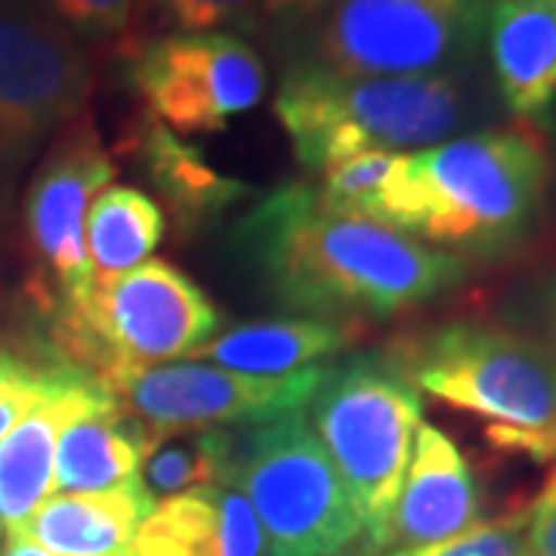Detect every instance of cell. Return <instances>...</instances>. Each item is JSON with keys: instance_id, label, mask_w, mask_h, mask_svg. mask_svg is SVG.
I'll return each mask as SVG.
<instances>
[{"instance_id": "obj_10", "label": "cell", "mask_w": 556, "mask_h": 556, "mask_svg": "<svg viewBox=\"0 0 556 556\" xmlns=\"http://www.w3.org/2000/svg\"><path fill=\"white\" fill-rule=\"evenodd\" d=\"M115 177L118 167L87 109L56 134L28 182L25 241L35 266L38 306L50 318L93 288L87 214Z\"/></svg>"}, {"instance_id": "obj_29", "label": "cell", "mask_w": 556, "mask_h": 556, "mask_svg": "<svg viewBox=\"0 0 556 556\" xmlns=\"http://www.w3.org/2000/svg\"><path fill=\"white\" fill-rule=\"evenodd\" d=\"M338 0H263L260 22H269L276 31L300 35L318 22Z\"/></svg>"}, {"instance_id": "obj_25", "label": "cell", "mask_w": 556, "mask_h": 556, "mask_svg": "<svg viewBox=\"0 0 556 556\" xmlns=\"http://www.w3.org/2000/svg\"><path fill=\"white\" fill-rule=\"evenodd\" d=\"M68 35L93 43L130 40L137 0H38Z\"/></svg>"}, {"instance_id": "obj_30", "label": "cell", "mask_w": 556, "mask_h": 556, "mask_svg": "<svg viewBox=\"0 0 556 556\" xmlns=\"http://www.w3.org/2000/svg\"><path fill=\"white\" fill-rule=\"evenodd\" d=\"M0 556H60V554H53V551L40 547V544L31 541V538L20 535V532H10V538H7V547L0 551ZM115 556H137V554H134V547H130V551H121V554Z\"/></svg>"}, {"instance_id": "obj_5", "label": "cell", "mask_w": 556, "mask_h": 556, "mask_svg": "<svg viewBox=\"0 0 556 556\" xmlns=\"http://www.w3.org/2000/svg\"><path fill=\"white\" fill-rule=\"evenodd\" d=\"M309 424L356 510L368 554L390 547V519L412 464L424 399L387 353L325 368Z\"/></svg>"}, {"instance_id": "obj_15", "label": "cell", "mask_w": 556, "mask_h": 556, "mask_svg": "<svg viewBox=\"0 0 556 556\" xmlns=\"http://www.w3.org/2000/svg\"><path fill=\"white\" fill-rule=\"evenodd\" d=\"M130 547L137 556H266V538L251 504L211 482L161 497Z\"/></svg>"}, {"instance_id": "obj_31", "label": "cell", "mask_w": 556, "mask_h": 556, "mask_svg": "<svg viewBox=\"0 0 556 556\" xmlns=\"http://www.w3.org/2000/svg\"><path fill=\"white\" fill-rule=\"evenodd\" d=\"M358 556H368V554H358Z\"/></svg>"}, {"instance_id": "obj_12", "label": "cell", "mask_w": 556, "mask_h": 556, "mask_svg": "<svg viewBox=\"0 0 556 556\" xmlns=\"http://www.w3.org/2000/svg\"><path fill=\"white\" fill-rule=\"evenodd\" d=\"M130 78L149 115L174 134H217L266 93V65L232 31L164 35L130 50Z\"/></svg>"}, {"instance_id": "obj_19", "label": "cell", "mask_w": 556, "mask_h": 556, "mask_svg": "<svg viewBox=\"0 0 556 556\" xmlns=\"http://www.w3.org/2000/svg\"><path fill=\"white\" fill-rule=\"evenodd\" d=\"M137 159L149 182L174 207L182 226H201L229 211L232 204H239L241 199L254 195L251 186L219 174L204 159L199 146L179 139L170 127H164L152 115L139 121Z\"/></svg>"}, {"instance_id": "obj_8", "label": "cell", "mask_w": 556, "mask_h": 556, "mask_svg": "<svg viewBox=\"0 0 556 556\" xmlns=\"http://www.w3.org/2000/svg\"><path fill=\"white\" fill-rule=\"evenodd\" d=\"M482 40V0H338L294 60L340 78L445 75L473 68Z\"/></svg>"}, {"instance_id": "obj_9", "label": "cell", "mask_w": 556, "mask_h": 556, "mask_svg": "<svg viewBox=\"0 0 556 556\" xmlns=\"http://www.w3.org/2000/svg\"><path fill=\"white\" fill-rule=\"evenodd\" d=\"M93 65L38 0H0V199L68 121L87 112Z\"/></svg>"}, {"instance_id": "obj_17", "label": "cell", "mask_w": 556, "mask_h": 556, "mask_svg": "<svg viewBox=\"0 0 556 556\" xmlns=\"http://www.w3.org/2000/svg\"><path fill=\"white\" fill-rule=\"evenodd\" d=\"M155 497L134 477L102 492L50 495L28 517L20 535L60 556H115L130 551Z\"/></svg>"}, {"instance_id": "obj_6", "label": "cell", "mask_w": 556, "mask_h": 556, "mask_svg": "<svg viewBox=\"0 0 556 556\" xmlns=\"http://www.w3.org/2000/svg\"><path fill=\"white\" fill-rule=\"evenodd\" d=\"M219 482L251 504L266 556H343L362 538L346 489L303 412L226 430Z\"/></svg>"}, {"instance_id": "obj_28", "label": "cell", "mask_w": 556, "mask_h": 556, "mask_svg": "<svg viewBox=\"0 0 556 556\" xmlns=\"http://www.w3.org/2000/svg\"><path fill=\"white\" fill-rule=\"evenodd\" d=\"M526 547L529 556H556V467L526 507Z\"/></svg>"}, {"instance_id": "obj_27", "label": "cell", "mask_w": 556, "mask_h": 556, "mask_svg": "<svg viewBox=\"0 0 556 556\" xmlns=\"http://www.w3.org/2000/svg\"><path fill=\"white\" fill-rule=\"evenodd\" d=\"M182 35H207L219 28H257L263 0H149Z\"/></svg>"}, {"instance_id": "obj_16", "label": "cell", "mask_w": 556, "mask_h": 556, "mask_svg": "<svg viewBox=\"0 0 556 556\" xmlns=\"http://www.w3.org/2000/svg\"><path fill=\"white\" fill-rule=\"evenodd\" d=\"M485 47L507 112L519 121L547 112L556 100V0H492Z\"/></svg>"}, {"instance_id": "obj_26", "label": "cell", "mask_w": 556, "mask_h": 556, "mask_svg": "<svg viewBox=\"0 0 556 556\" xmlns=\"http://www.w3.org/2000/svg\"><path fill=\"white\" fill-rule=\"evenodd\" d=\"M387 556H529L526 510L479 522L464 535L448 538L442 544L415 547V551H390Z\"/></svg>"}, {"instance_id": "obj_7", "label": "cell", "mask_w": 556, "mask_h": 556, "mask_svg": "<svg viewBox=\"0 0 556 556\" xmlns=\"http://www.w3.org/2000/svg\"><path fill=\"white\" fill-rule=\"evenodd\" d=\"M219 325L214 300L167 260L97 278L87 298L50 318L56 353L102 383L134 368L199 356Z\"/></svg>"}, {"instance_id": "obj_20", "label": "cell", "mask_w": 556, "mask_h": 556, "mask_svg": "<svg viewBox=\"0 0 556 556\" xmlns=\"http://www.w3.org/2000/svg\"><path fill=\"white\" fill-rule=\"evenodd\" d=\"M149 442V427L121 405L102 415L80 417L65 427L56 445L53 492H102L134 479Z\"/></svg>"}, {"instance_id": "obj_14", "label": "cell", "mask_w": 556, "mask_h": 556, "mask_svg": "<svg viewBox=\"0 0 556 556\" xmlns=\"http://www.w3.org/2000/svg\"><path fill=\"white\" fill-rule=\"evenodd\" d=\"M482 495L464 452L433 424H420L412 464L390 519L387 551L442 544L479 526Z\"/></svg>"}, {"instance_id": "obj_2", "label": "cell", "mask_w": 556, "mask_h": 556, "mask_svg": "<svg viewBox=\"0 0 556 556\" xmlns=\"http://www.w3.org/2000/svg\"><path fill=\"white\" fill-rule=\"evenodd\" d=\"M554 159L529 121L399 152L368 219L467 263L522 254L547 214Z\"/></svg>"}, {"instance_id": "obj_18", "label": "cell", "mask_w": 556, "mask_h": 556, "mask_svg": "<svg viewBox=\"0 0 556 556\" xmlns=\"http://www.w3.org/2000/svg\"><path fill=\"white\" fill-rule=\"evenodd\" d=\"M368 325L338 321V318L294 316L273 321H248L226 334H217L199 356L219 368L244 375H294L313 368L318 358L338 356L365 338Z\"/></svg>"}, {"instance_id": "obj_4", "label": "cell", "mask_w": 556, "mask_h": 556, "mask_svg": "<svg viewBox=\"0 0 556 556\" xmlns=\"http://www.w3.org/2000/svg\"><path fill=\"white\" fill-rule=\"evenodd\" d=\"M387 356L420 393L492 420V439L556 460V353L495 318H452L399 340Z\"/></svg>"}, {"instance_id": "obj_1", "label": "cell", "mask_w": 556, "mask_h": 556, "mask_svg": "<svg viewBox=\"0 0 556 556\" xmlns=\"http://www.w3.org/2000/svg\"><path fill=\"white\" fill-rule=\"evenodd\" d=\"M236 251L281 309L358 325L408 316L473 276V263L393 226L328 211L306 182L263 195L239 219Z\"/></svg>"}, {"instance_id": "obj_22", "label": "cell", "mask_w": 556, "mask_h": 556, "mask_svg": "<svg viewBox=\"0 0 556 556\" xmlns=\"http://www.w3.org/2000/svg\"><path fill=\"white\" fill-rule=\"evenodd\" d=\"M226 455V430H177L152 437L142 457V485L152 497H174L179 492L219 482Z\"/></svg>"}, {"instance_id": "obj_11", "label": "cell", "mask_w": 556, "mask_h": 556, "mask_svg": "<svg viewBox=\"0 0 556 556\" xmlns=\"http://www.w3.org/2000/svg\"><path fill=\"white\" fill-rule=\"evenodd\" d=\"M328 365L294 375H244L207 362L134 368L105 380L118 405L142 420L152 437L177 430L251 427L309 408Z\"/></svg>"}, {"instance_id": "obj_23", "label": "cell", "mask_w": 556, "mask_h": 556, "mask_svg": "<svg viewBox=\"0 0 556 556\" xmlns=\"http://www.w3.org/2000/svg\"><path fill=\"white\" fill-rule=\"evenodd\" d=\"M78 371L80 365L62 353L47 356L28 346L0 343V439Z\"/></svg>"}, {"instance_id": "obj_21", "label": "cell", "mask_w": 556, "mask_h": 556, "mask_svg": "<svg viewBox=\"0 0 556 556\" xmlns=\"http://www.w3.org/2000/svg\"><path fill=\"white\" fill-rule=\"evenodd\" d=\"M164 211L134 186H109L87 214V254L97 278H112L146 263L164 239Z\"/></svg>"}, {"instance_id": "obj_24", "label": "cell", "mask_w": 556, "mask_h": 556, "mask_svg": "<svg viewBox=\"0 0 556 556\" xmlns=\"http://www.w3.org/2000/svg\"><path fill=\"white\" fill-rule=\"evenodd\" d=\"M501 325L544 343L556 353V263L519 278L495 303Z\"/></svg>"}, {"instance_id": "obj_13", "label": "cell", "mask_w": 556, "mask_h": 556, "mask_svg": "<svg viewBox=\"0 0 556 556\" xmlns=\"http://www.w3.org/2000/svg\"><path fill=\"white\" fill-rule=\"evenodd\" d=\"M118 408V399L97 375L80 368L75 378L31 408L0 439V522L20 532L28 517L53 495V464L65 427Z\"/></svg>"}, {"instance_id": "obj_3", "label": "cell", "mask_w": 556, "mask_h": 556, "mask_svg": "<svg viewBox=\"0 0 556 556\" xmlns=\"http://www.w3.org/2000/svg\"><path fill=\"white\" fill-rule=\"evenodd\" d=\"M273 112L291 139L294 159L309 170H325L358 152H417L470 134V127L492 118V102L473 68L340 78L291 60Z\"/></svg>"}]
</instances>
